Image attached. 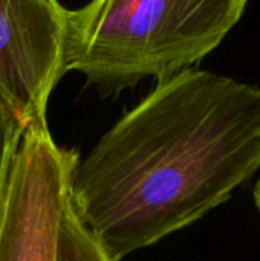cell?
I'll return each instance as SVG.
<instances>
[{"mask_svg": "<svg viewBox=\"0 0 260 261\" xmlns=\"http://www.w3.org/2000/svg\"><path fill=\"white\" fill-rule=\"evenodd\" d=\"M260 168V87L201 69L162 81L74 168L69 199L110 261L227 202Z\"/></svg>", "mask_w": 260, "mask_h": 261, "instance_id": "6da1fadb", "label": "cell"}, {"mask_svg": "<svg viewBox=\"0 0 260 261\" xmlns=\"http://www.w3.org/2000/svg\"><path fill=\"white\" fill-rule=\"evenodd\" d=\"M250 0H90L66 9L64 72L103 96L199 64L242 18Z\"/></svg>", "mask_w": 260, "mask_h": 261, "instance_id": "7a4b0ae2", "label": "cell"}, {"mask_svg": "<svg viewBox=\"0 0 260 261\" xmlns=\"http://www.w3.org/2000/svg\"><path fill=\"white\" fill-rule=\"evenodd\" d=\"M80 161L44 122L25 128L0 205V261H55L58 228Z\"/></svg>", "mask_w": 260, "mask_h": 261, "instance_id": "3957f363", "label": "cell"}, {"mask_svg": "<svg viewBox=\"0 0 260 261\" xmlns=\"http://www.w3.org/2000/svg\"><path fill=\"white\" fill-rule=\"evenodd\" d=\"M66 8L58 0H0V95L26 127L44 122L64 72Z\"/></svg>", "mask_w": 260, "mask_h": 261, "instance_id": "277c9868", "label": "cell"}, {"mask_svg": "<svg viewBox=\"0 0 260 261\" xmlns=\"http://www.w3.org/2000/svg\"><path fill=\"white\" fill-rule=\"evenodd\" d=\"M55 261H110L93 234L77 216L69 197L58 228Z\"/></svg>", "mask_w": 260, "mask_h": 261, "instance_id": "5b68a950", "label": "cell"}, {"mask_svg": "<svg viewBox=\"0 0 260 261\" xmlns=\"http://www.w3.org/2000/svg\"><path fill=\"white\" fill-rule=\"evenodd\" d=\"M25 128L21 116L0 95V205Z\"/></svg>", "mask_w": 260, "mask_h": 261, "instance_id": "8992f818", "label": "cell"}, {"mask_svg": "<svg viewBox=\"0 0 260 261\" xmlns=\"http://www.w3.org/2000/svg\"><path fill=\"white\" fill-rule=\"evenodd\" d=\"M254 200H256V206H257V211L260 214V179L256 184V188H254Z\"/></svg>", "mask_w": 260, "mask_h": 261, "instance_id": "52a82bcc", "label": "cell"}]
</instances>
